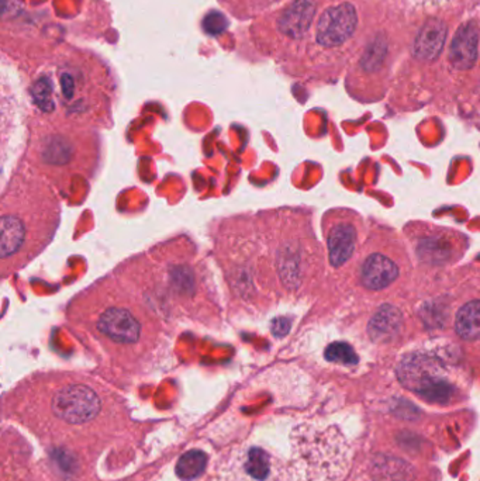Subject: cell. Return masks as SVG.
Returning a JSON list of instances; mask_svg holds the SVG:
<instances>
[{
	"mask_svg": "<svg viewBox=\"0 0 480 481\" xmlns=\"http://www.w3.org/2000/svg\"><path fill=\"white\" fill-rule=\"evenodd\" d=\"M456 331L464 340L474 341L480 338V300L465 304L456 320Z\"/></svg>",
	"mask_w": 480,
	"mask_h": 481,
	"instance_id": "cell-16",
	"label": "cell"
},
{
	"mask_svg": "<svg viewBox=\"0 0 480 481\" xmlns=\"http://www.w3.org/2000/svg\"><path fill=\"white\" fill-rule=\"evenodd\" d=\"M101 141L99 130L29 119V144L25 160L51 185H65L73 178L91 179L101 165Z\"/></svg>",
	"mask_w": 480,
	"mask_h": 481,
	"instance_id": "cell-6",
	"label": "cell"
},
{
	"mask_svg": "<svg viewBox=\"0 0 480 481\" xmlns=\"http://www.w3.org/2000/svg\"><path fill=\"white\" fill-rule=\"evenodd\" d=\"M213 254L227 284L231 310L265 314L278 299L271 252L256 214H238L210 228Z\"/></svg>",
	"mask_w": 480,
	"mask_h": 481,
	"instance_id": "cell-5",
	"label": "cell"
},
{
	"mask_svg": "<svg viewBox=\"0 0 480 481\" xmlns=\"http://www.w3.org/2000/svg\"><path fill=\"white\" fill-rule=\"evenodd\" d=\"M357 10L352 5L340 4L327 7L314 27V42L322 48L345 44L357 27Z\"/></svg>",
	"mask_w": 480,
	"mask_h": 481,
	"instance_id": "cell-9",
	"label": "cell"
},
{
	"mask_svg": "<svg viewBox=\"0 0 480 481\" xmlns=\"http://www.w3.org/2000/svg\"><path fill=\"white\" fill-rule=\"evenodd\" d=\"M477 30L474 23L462 25L452 42L449 60L456 70H468L476 61Z\"/></svg>",
	"mask_w": 480,
	"mask_h": 481,
	"instance_id": "cell-10",
	"label": "cell"
},
{
	"mask_svg": "<svg viewBox=\"0 0 480 481\" xmlns=\"http://www.w3.org/2000/svg\"><path fill=\"white\" fill-rule=\"evenodd\" d=\"M213 481H289L286 466L264 447L244 445L227 453Z\"/></svg>",
	"mask_w": 480,
	"mask_h": 481,
	"instance_id": "cell-8",
	"label": "cell"
},
{
	"mask_svg": "<svg viewBox=\"0 0 480 481\" xmlns=\"http://www.w3.org/2000/svg\"><path fill=\"white\" fill-rule=\"evenodd\" d=\"M446 37V23L439 19L428 20L414 43L416 57L424 61L436 60L443 50Z\"/></svg>",
	"mask_w": 480,
	"mask_h": 481,
	"instance_id": "cell-11",
	"label": "cell"
},
{
	"mask_svg": "<svg viewBox=\"0 0 480 481\" xmlns=\"http://www.w3.org/2000/svg\"><path fill=\"white\" fill-rule=\"evenodd\" d=\"M401 328V314L395 307H383L370 324V335L375 341L390 340Z\"/></svg>",
	"mask_w": 480,
	"mask_h": 481,
	"instance_id": "cell-15",
	"label": "cell"
},
{
	"mask_svg": "<svg viewBox=\"0 0 480 481\" xmlns=\"http://www.w3.org/2000/svg\"><path fill=\"white\" fill-rule=\"evenodd\" d=\"M228 16L245 23L276 7L282 0H216Z\"/></svg>",
	"mask_w": 480,
	"mask_h": 481,
	"instance_id": "cell-14",
	"label": "cell"
},
{
	"mask_svg": "<svg viewBox=\"0 0 480 481\" xmlns=\"http://www.w3.org/2000/svg\"><path fill=\"white\" fill-rule=\"evenodd\" d=\"M398 269L395 262L375 254L365 261L362 267V284L370 290H382L398 279Z\"/></svg>",
	"mask_w": 480,
	"mask_h": 481,
	"instance_id": "cell-12",
	"label": "cell"
},
{
	"mask_svg": "<svg viewBox=\"0 0 480 481\" xmlns=\"http://www.w3.org/2000/svg\"><path fill=\"white\" fill-rule=\"evenodd\" d=\"M27 95L35 119L108 130L119 101L118 73L96 51L63 43L35 63Z\"/></svg>",
	"mask_w": 480,
	"mask_h": 481,
	"instance_id": "cell-2",
	"label": "cell"
},
{
	"mask_svg": "<svg viewBox=\"0 0 480 481\" xmlns=\"http://www.w3.org/2000/svg\"><path fill=\"white\" fill-rule=\"evenodd\" d=\"M317 0H289L251 20L244 33V45L256 61L284 63L292 45L309 34L316 19Z\"/></svg>",
	"mask_w": 480,
	"mask_h": 481,
	"instance_id": "cell-7",
	"label": "cell"
},
{
	"mask_svg": "<svg viewBox=\"0 0 480 481\" xmlns=\"http://www.w3.org/2000/svg\"><path fill=\"white\" fill-rule=\"evenodd\" d=\"M326 358L331 362L344 363V365H355L358 362L354 350L344 342H335L330 345L329 350L326 351Z\"/></svg>",
	"mask_w": 480,
	"mask_h": 481,
	"instance_id": "cell-18",
	"label": "cell"
},
{
	"mask_svg": "<svg viewBox=\"0 0 480 481\" xmlns=\"http://www.w3.org/2000/svg\"><path fill=\"white\" fill-rule=\"evenodd\" d=\"M456 0H410V4L418 7H438L451 4Z\"/></svg>",
	"mask_w": 480,
	"mask_h": 481,
	"instance_id": "cell-19",
	"label": "cell"
},
{
	"mask_svg": "<svg viewBox=\"0 0 480 481\" xmlns=\"http://www.w3.org/2000/svg\"><path fill=\"white\" fill-rule=\"evenodd\" d=\"M329 245L330 262L334 266H341L351 258L357 245V233L350 224H339L332 226L327 238Z\"/></svg>",
	"mask_w": 480,
	"mask_h": 481,
	"instance_id": "cell-13",
	"label": "cell"
},
{
	"mask_svg": "<svg viewBox=\"0 0 480 481\" xmlns=\"http://www.w3.org/2000/svg\"><path fill=\"white\" fill-rule=\"evenodd\" d=\"M60 221L54 186L22 160L2 195V277L16 274L37 258L54 239Z\"/></svg>",
	"mask_w": 480,
	"mask_h": 481,
	"instance_id": "cell-4",
	"label": "cell"
},
{
	"mask_svg": "<svg viewBox=\"0 0 480 481\" xmlns=\"http://www.w3.org/2000/svg\"><path fill=\"white\" fill-rule=\"evenodd\" d=\"M119 271L151 300L172 325L189 321L203 327L222 325V307L207 265L185 236L167 239L121 262Z\"/></svg>",
	"mask_w": 480,
	"mask_h": 481,
	"instance_id": "cell-3",
	"label": "cell"
},
{
	"mask_svg": "<svg viewBox=\"0 0 480 481\" xmlns=\"http://www.w3.org/2000/svg\"><path fill=\"white\" fill-rule=\"evenodd\" d=\"M65 321L89 348L130 373L158 362L174 331L118 267L73 296Z\"/></svg>",
	"mask_w": 480,
	"mask_h": 481,
	"instance_id": "cell-1",
	"label": "cell"
},
{
	"mask_svg": "<svg viewBox=\"0 0 480 481\" xmlns=\"http://www.w3.org/2000/svg\"><path fill=\"white\" fill-rule=\"evenodd\" d=\"M207 457L202 450L193 449L184 453L177 463V475L180 480L190 481L199 477L206 469Z\"/></svg>",
	"mask_w": 480,
	"mask_h": 481,
	"instance_id": "cell-17",
	"label": "cell"
}]
</instances>
